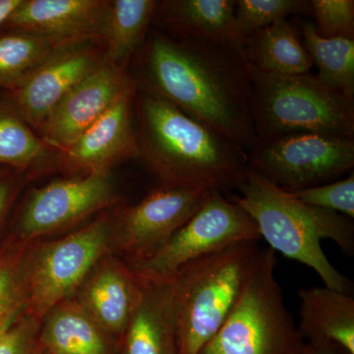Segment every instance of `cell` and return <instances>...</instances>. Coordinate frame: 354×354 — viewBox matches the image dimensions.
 <instances>
[{
  "instance_id": "cell-1",
  "label": "cell",
  "mask_w": 354,
  "mask_h": 354,
  "mask_svg": "<svg viewBox=\"0 0 354 354\" xmlns=\"http://www.w3.org/2000/svg\"><path fill=\"white\" fill-rule=\"evenodd\" d=\"M140 67L144 94L171 102L247 153L255 146L250 71L241 46L153 32Z\"/></svg>"
},
{
  "instance_id": "cell-2",
  "label": "cell",
  "mask_w": 354,
  "mask_h": 354,
  "mask_svg": "<svg viewBox=\"0 0 354 354\" xmlns=\"http://www.w3.org/2000/svg\"><path fill=\"white\" fill-rule=\"evenodd\" d=\"M138 153L162 185L237 191L248 172V153L174 104L142 94L138 102Z\"/></svg>"
},
{
  "instance_id": "cell-3",
  "label": "cell",
  "mask_w": 354,
  "mask_h": 354,
  "mask_svg": "<svg viewBox=\"0 0 354 354\" xmlns=\"http://www.w3.org/2000/svg\"><path fill=\"white\" fill-rule=\"evenodd\" d=\"M236 192L225 195L252 218L272 250L313 270L327 288L351 293V281L330 262L321 243L329 239L353 256V218L304 204L251 169Z\"/></svg>"
},
{
  "instance_id": "cell-4",
  "label": "cell",
  "mask_w": 354,
  "mask_h": 354,
  "mask_svg": "<svg viewBox=\"0 0 354 354\" xmlns=\"http://www.w3.org/2000/svg\"><path fill=\"white\" fill-rule=\"evenodd\" d=\"M262 248L247 241L203 256L171 277L179 354H199L227 320Z\"/></svg>"
},
{
  "instance_id": "cell-5",
  "label": "cell",
  "mask_w": 354,
  "mask_h": 354,
  "mask_svg": "<svg viewBox=\"0 0 354 354\" xmlns=\"http://www.w3.org/2000/svg\"><path fill=\"white\" fill-rule=\"evenodd\" d=\"M250 108L257 141L297 133L354 139V101L315 75H278L249 65Z\"/></svg>"
},
{
  "instance_id": "cell-6",
  "label": "cell",
  "mask_w": 354,
  "mask_h": 354,
  "mask_svg": "<svg viewBox=\"0 0 354 354\" xmlns=\"http://www.w3.org/2000/svg\"><path fill=\"white\" fill-rule=\"evenodd\" d=\"M276 252L262 249L241 297L199 354H305L274 274Z\"/></svg>"
},
{
  "instance_id": "cell-7",
  "label": "cell",
  "mask_w": 354,
  "mask_h": 354,
  "mask_svg": "<svg viewBox=\"0 0 354 354\" xmlns=\"http://www.w3.org/2000/svg\"><path fill=\"white\" fill-rule=\"evenodd\" d=\"M113 216L102 213L55 241L32 242L26 260V313L41 321L55 305L73 297L88 272L113 253Z\"/></svg>"
},
{
  "instance_id": "cell-8",
  "label": "cell",
  "mask_w": 354,
  "mask_h": 354,
  "mask_svg": "<svg viewBox=\"0 0 354 354\" xmlns=\"http://www.w3.org/2000/svg\"><path fill=\"white\" fill-rule=\"evenodd\" d=\"M255 221L220 191H209L201 206L148 259L129 265L141 278L171 279L181 267L221 249L259 241Z\"/></svg>"
},
{
  "instance_id": "cell-9",
  "label": "cell",
  "mask_w": 354,
  "mask_h": 354,
  "mask_svg": "<svg viewBox=\"0 0 354 354\" xmlns=\"http://www.w3.org/2000/svg\"><path fill=\"white\" fill-rule=\"evenodd\" d=\"M249 169L288 193L337 180L354 167V139L297 133L257 141Z\"/></svg>"
},
{
  "instance_id": "cell-10",
  "label": "cell",
  "mask_w": 354,
  "mask_h": 354,
  "mask_svg": "<svg viewBox=\"0 0 354 354\" xmlns=\"http://www.w3.org/2000/svg\"><path fill=\"white\" fill-rule=\"evenodd\" d=\"M120 203L109 169L53 181L31 191L11 234L26 242L41 241Z\"/></svg>"
},
{
  "instance_id": "cell-11",
  "label": "cell",
  "mask_w": 354,
  "mask_h": 354,
  "mask_svg": "<svg viewBox=\"0 0 354 354\" xmlns=\"http://www.w3.org/2000/svg\"><path fill=\"white\" fill-rule=\"evenodd\" d=\"M208 190L160 185L137 204L115 212L111 247L128 265L157 253L201 206Z\"/></svg>"
},
{
  "instance_id": "cell-12",
  "label": "cell",
  "mask_w": 354,
  "mask_h": 354,
  "mask_svg": "<svg viewBox=\"0 0 354 354\" xmlns=\"http://www.w3.org/2000/svg\"><path fill=\"white\" fill-rule=\"evenodd\" d=\"M95 41L62 44L14 88V100L25 122L43 127L59 102L102 64L104 59L95 50Z\"/></svg>"
},
{
  "instance_id": "cell-13",
  "label": "cell",
  "mask_w": 354,
  "mask_h": 354,
  "mask_svg": "<svg viewBox=\"0 0 354 354\" xmlns=\"http://www.w3.org/2000/svg\"><path fill=\"white\" fill-rule=\"evenodd\" d=\"M136 87L124 69L108 58L59 102L44 122L43 141L65 152L93 123L130 88Z\"/></svg>"
},
{
  "instance_id": "cell-14",
  "label": "cell",
  "mask_w": 354,
  "mask_h": 354,
  "mask_svg": "<svg viewBox=\"0 0 354 354\" xmlns=\"http://www.w3.org/2000/svg\"><path fill=\"white\" fill-rule=\"evenodd\" d=\"M141 292V281L130 266L109 253L88 272L73 297L120 346Z\"/></svg>"
},
{
  "instance_id": "cell-15",
  "label": "cell",
  "mask_w": 354,
  "mask_h": 354,
  "mask_svg": "<svg viewBox=\"0 0 354 354\" xmlns=\"http://www.w3.org/2000/svg\"><path fill=\"white\" fill-rule=\"evenodd\" d=\"M109 6L99 0H23L6 23L62 44L102 39Z\"/></svg>"
},
{
  "instance_id": "cell-16",
  "label": "cell",
  "mask_w": 354,
  "mask_h": 354,
  "mask_svg": "<svg viewBox=\"0 0 354 354\" xmlns=\"http://www.w3.org/2000/svg\"><path fill=\"white\" fill-rule=\"evenodd\" d=\"M136 91L137 87L130 88L64 152L72 165L88 174L106 171L113 162L138 155L132 123Z\"/></svg>"
},
{
  "instance_id": "cell-17",
  "label": "cell",
  "mask_w": 354,
  "mask_h": 354,
  "mask_svg": "<svg viewBox=\"0 0 354 354\" xmlns=\"http://www.w3.org/2000/svg\"><path fill=\"white\" fill-rule=\"evenodd\" d=\"M141 281V297L120 342V354H179L171 279Z\"/></svg>"
},
{
  "instance_id": "cell-18",
  "label": "cell",
  "mask_w": 354,
  "mask_h": 354,
  "mask_svg": "<svg viewBox=\"0 0 354 354\" xmlns=\"http://www.w3.org/2000/svg\"><path fill=\"white\" fill-rule=\"evenodd\" d=\"M37 348L44 354L120 353V346L74 297L55 305L41 319Z\"/></svg>"
},
{
  "instance_id": "cell-19",
  "label": "cell",
  "mask_w": 354,
  "mask_h": 354,
  "mask_svg": "<svg viewBox=\"0 0 354 354\" xmlns=\"http://www.w3.org/2000/svg\"><path fill=\"white\" fill-rule=\"evenodd\" d=\"M297 330L305 342H330L354 354V298L327 286L302 288Z\"/></svg>"
},
{
  "instance_id": "cell-20",
  "label": "cell",
  "mask_w": 354,
  "mask_h": 354,
  "mask_svg": "<svg viewBox=\"0 0 354 354\" xmlns=\"http://www.w3.org/2000/svg\"><path fill=\"white\" fill-rule=\"evenodd\" d=\"M234 11L235 0H172L160 2L156 8L171 32L169 38L241 46L234 38Z\"/></svg>"
},
{
  "instance_id": "cell-21",
  "label": "cell",
  "mask_w": 354,
  "mask_h": 354,
  "mask_svg": "<svg viewBox=\"0 0 354 354\" xmlns=\"http://www.w3.org/2000/svg\"><path fill=\"white\" fill-rule=\"evenodd\" d=\"M241 53L259 71L278 75L310 73L313 64L290 21L283 19L242 41Z\"/></svg>"
},
{
  "instance_id": "cell-22",
  "label": "cell",
  "mask_w": 354,
  "mask_h": 354,
  "mask_svg": "<svg viewBox=\"0 0 354 354\" xmlns=\"http://www.w3.org/2000/svg\"><path fill=\"white\" fill-rule=\"evenodd\" d=\"M302 44L326 87L354 101V39H324L313 23L298 20Z\"/></svg>"
},
{
  "instance_id": "cell-23",
  "label": "cell",
  "mask_w": 354,
  "mask_h": 354,
  "mask_svg": "<svg viewBox=\"0 0 354 354\" xmlns=\"http://www.w3.org/2000/svg\"><path fill=\"white\" fill-rule=\"evenodd\" d=\"M158 1L114 0L109 2L102 39L106 43L109 62L124 69L133 53L144 41L149 24L155 15Z\"/></svg>"
},
{
  "instance_id": "cell-24",
  "label": "cell",
  "mask_w": 354,
  "mask_h": 354,
  "mask_svg": "<svg viewBox=\"0 0 354 354\" xmlns=\"http://www.w3.org/2000/svg\"><path fill=\"white\" fill-rule=\"evenodd\" d=\"M62 44L36 32L0 37V88H17Z\"/></svg>"
},
{
  "instance_id": "cell-25",
  "label": "cell",
  "mask_w": 354,
  "mask_h": 354,
  "mask_svg": "<svg viewBox=\"0 0 354 354\" xmlns=\"http://www.w3.org/2000/svg\"><path fill=\"white\" fill-rule=\"evenodd\" d=\"M31 243L12 234L0 241V334L26 312V260Z\"/></svg>"
},
{
  "instance_id": "cell-26",
  "label": "cell",
  "mask_w": 354,
  "mask_h": 354,
  "mask_svg": "<svg viewBox=\"0 0 354 354\" xmlns=\"http://www.w3.org/2000/svg\"><path fill=\"white\" fill-rule=\"evenodd\" d=\"M46 145L25 120L0 106V165L26 169L44 158Z\"/></svg>"
},
{
  "instance_id": "cell-27",
  "label": "cell",
  "mask_w": 354,
  "mask_h": 354,
  "mask_svg": "<svg viewBox=\"0 0 354 354\" xmlns=\"http://www.w3.org/2000/svg\"><path fill=\"white\" fill-rule=\"evenodd\" d=\"M292 15L311 16L307 0H235L234 38L242 41L254 32Z\"/></svg>"
},
{
  "instance_id": "cell-28",
  "label": "cell",
  "mask_w": 354,
  "mask_h": 354,
  "mask_svg": "<svg viewBox=\"0 0 354 354\" xmlns=\"http://www.w3.org/2000/svg\"><path fill=\"white\" fill-rule=\"evenodd\" d=\"M309 3L321 38L354 39L353 0H310Z\"/></svg>"
},
{
  "instance_id": "cell-29",
  "label": "cell",
  "mask_w": 354,
  "mask_h": 354,
  "mask_svg": "<svg viewBox=\"0 0 354 354\" xmlns=\"http://www.w3.org/2000/svg\"><path fill=\"white\" fill-rule=\"evenodd\" d=\"M293 197L309 206L316 207L354 218V176L337 179L315 187L290 193Z\"/></svg>"
},
{
  "instance_id": "cell-30",
  "label": "cell",
  "mask_w": 354,
  "mask_h": 354,
  "mask_svg": "<svg viewBox=\"0 0 354 354\" xmlns=\"http://www.w3.org/2000/svg\"><path fill=\"white\" fill-rule=\"evenodd\" d=\"M39 321L24 313L0 334V354H34Z\"/></svg>"
},
{
  "instance_id": "cell-31",
  "label": "cell",
  "mask_w": 354,
  "mask_h": 354,
  "mask_svg": "<svg viewBox=\"0 0 354 354\" xmlns=\"http://www.w3.org/2000/svg\"><path fill=\"white\" fill-rule=\"evenodd\" d=\"M19 188L17 174L0 169V234Z\"/></svg>"
},
{
  "instance_id": "cell-32",
  "label": "cell",
  "mask_w": 354,
  "mask_h": 354,
  "mask_svg": "<svg viewBox=\"0 0 354 354\" xmlns=\"http://www.w3.org/2000/svg\"><path fill=\"white\" fill-rule=\"evenodd\" d=\"M305 354H351L339 344L330 342H306Z\"/></svg>"
},
{
  "instance_id": "cell-33",
  "label": "cell",
  "mask_w": 354,
  "mask_h": 354,
  "mask_svg": "<svg viewBox=\"0 0 354 354\" xmlns=\"http://www.w3.org/2000/svg\"><path fill=\"white\" fill-rule=\"evenodd\" d=\"M23 0H0V27L9 20Z\"/></svg>"
},
{
  "instance_id": "cell-34",
  "label": "cell",
  "mask_w": 354,
  "mask_h": 354,
  "mask_svg": "<svg viewBox=\"0 0 354 354\" xmlns=\"http://www.w3.org/2000/svg\"><path fill=\"white\" fill-rule=\"evenodd\" d=\"M34 354H44V353H41V351H39L38 348H37V346H36V349H35Z\"/></svg>"
}]
</instances>
